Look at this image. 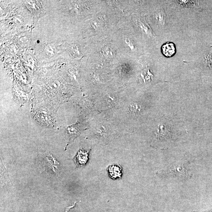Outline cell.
<instances>
[{
    "mask_svg": "<svg viewBox=\"0 0 212 212\" xmlns=\"http://www.w3.org/2000/svg\"><path fill=\"white\" fill-rule=\"evenodd\" d=\"M162 51L164 55L167 57L172 56L176 52L174 45L172 43H165L162 46Z\"/></svg>",
    "mask_w": 212,
    "mask_h": 212,
    "instance_id": "277c9868",
    "label": "cell"
},
{
    "mask_svg": "<svg viewBox=\"0 0 212 212\" xmlns=\"http://www.w3.org/2000/svg\"><path fill=\"white\" fill-rule=\"evenodd\" d=\"M89 152H85L80 149L73 158L74 162L78 167H82L86 164L89 158Z\"/></svg>",
    "mask_w": 212,
    "mask_h": 212,
    "instance_id": "7a4b0ae2",
    "label": "cell"
},
{
    "mask_svg": "<svg viewBox=\"0 0 212 212\" xmlns=\"http://www.w3.org/2000/svg\"><path fill=\"white\" fill-rule=\"evenodd\" d=\"M75 126H71L67 129V132L69 135V141L73 140L79 134V131Z\"/></svg>",
    "mask_w": 212,
    "mask_h": 212,
    "instance_id": "8992f818",
    "label": "cell"
},
{
    "mask_svg": "<svg viewBox=\"0 0 212 212\" xmlns=\"http://www.w3.org/2000/svg\"><path fill=\"white\" fill-rule=\"evenodd\" d=\"M189 165L183 162H179L171 165L166 170L167 174L173 178L185 180L189 177Z\"/></svg>",
    "mask_w": 212,
    "mask_h": 212,
    "instance_id": "6da1fadb",
    "label": "cell"
},
{
    "mask_svg": "<svg viewBox=\"0 0 212 212\" xmlns=\"http://www.w3.org/2000/svg\"><path fill=\"white\" fill-rule=\"evenodd\" d=\"M108 170L109 176L113 179L120 178L122 175V168L118 165H111L108 168Z\"/></svg>",
    "mask_w": 212,
    "mask_h": 212,
    "instance_id": "3957f363",
    "label": "cell"
},
{
    "mask_svg": "<svg viewBox=\"0 0 212 212\" xmlns=\"http://www.w3.org/2000/svg\"><path fill=\"white\" fill-rule=\"evenodd\" d=\"M128 114L131 116H137L140 113L141 108L140 105L135 103H132L129 105L128 107Z\"/></svg>",
    "mask_w": 212,
    "mask_h": 212,
    "instance_id": "5b68a950",
    "label": "cell"
},
{
    "mask_svg": "<svg viewBox=\"0 0 212 212\" xmlns=\"http://www.w3.org/2000/svg\"><path fill=\"white\" fill-rule=\"evenodd\" d=\"M76 203H77V202H76L75 203L73 204L72 205V206H70V207H67L65 208V212H69L71 209H72V208H73L74 207H75L76 205Z\"/></svg>",
    "mask_w": 212,
    "mask_h": 212,
    "instance_id": "52a82bcc",
    "label": "cell"
}]
</instances>
